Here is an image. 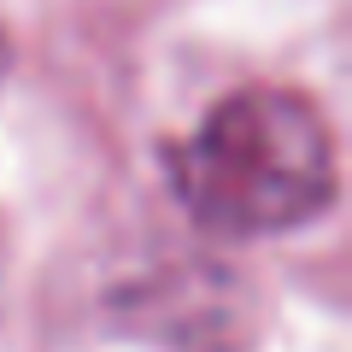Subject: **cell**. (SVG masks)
I'll use <instances>...</instances> for the list:
<instances>
[{"label":"cell","mask_w":352,"mask_h":352,"mask_svg":"<svg viewBox=\"0 0 352 352\" xmlns=\"http://www.w3.org/2000/svg\"><path fill=\"white\" fill-rule=\"evenodd\" d=\"M182 212L223 241L288 235L335 200V135L288 88H241L164 153Z\"/></svg>","instance_id":"6da1fadb"},{"label":"cell","mask_w":352,"mask_h":352,"mask_svg":"<svg viewBox=\"0 0 352 352\" xmlns=\"http://www.w3.org/2000/svg\"><path fill=\"white\" fill-rule=\"evenodd\" d=\"M6 59H12V47H6V36H0V76H6Z\"/></svg>","instance_id":"3957f363"},{"label":"cell","mask_w":352,"mask_h":352,"mask_svg":"<svg viewBox=\"0 0 352 352\" xmlns=\"http://www.w3.org/2000/svg\"><path fill=\"white\" fill-rule=\"evenodd\" d=\"M0 311H6V235H0Z\"/></svg>","instance_id":"7a4b0ae2"}]
</instances>
